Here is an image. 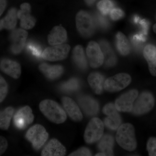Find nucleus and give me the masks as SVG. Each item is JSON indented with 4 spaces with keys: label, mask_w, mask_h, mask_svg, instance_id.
<instances>
[{
    "label": "nucleus",
    "mask_w": 156,
    "mask_h": 156,
    "mask_svg": "<svg viewBox=\"0 0 156 156\" xmlns=\"http://www.w3.org/2000/svg\"><path fill=\"white\" fill-rule=\"evenodd\" d=\"M115 44L119 53L122 56H127L130 53L131 47L126 36L121 32L117 33L115 36Z\"/></svg>",
    "instance_id": "b1692460"
},
{
    "label": "nucleus",
    "mask_w": 156,
    "mask_h": 156,
    "mask_svg": "<svg viewBox=\"0 0 156 156\" xmlns=\"http://www.w3.org/2000/svg\"><path fill=\"white\" fill-rule=\"evenodd\" d=\"M147 149L149 155L156 156V138L151 137L148 140Z\"/></svg>",
    "instance_id": "f704fd0d"
},
{
    "label": "nucleus",
    "mask_w": 156,
    "mask_h": 156,
    "mask_svg": "<svg viewBox=\"0 0 156 156\" xmlns=\"http://www.w3.org/2000/svg\"><path fill=\"white\" fill-rule=\"evenodd\" d=\"M73 61L77 67L82 70H85L88 67V62L85 56L83 48L81 45H77L73 51Z\"/></svg>",
    "instance_id": "5701e85b"
},
{
    "label": "nucleus",
    "mask_w": 156,
    "mask_h": 156,
    "mask_svg": "<svg viewBox=\"0 0 156 156\" xmlns=\"http://www.w3.org/2000/svg\"><path fill=\"white\" fill-rule=\"evenodd\" d=\"M100 48L104 56L105 66L107 67L114 66L117 62V58L109 43L105 40H101L99 43Z\"/></svg>",
    "instance_id": "aec40b11"
},
{
    "label": "nucleus",
    "mask_w": 156,
    "mask_h": 156,
    "mask_svg": "<svg viewBox=\"0 0 156 156\" xmlns=\"http://www.w3.org/2000/svg\"><path fill=\"white\" fill-rule=\"evenodd\" d=\"M95 156H106V155H105L104 153H103L101 152L100 153L96 154L95 155Z\"/></svg>",
    "instance_id": "37998d69"
},
{
    "label": "nucleus",
    "mask_w": 156,
    "mask_h": 156,
    "mask_svg": "<svg viewBox=\"0 0 156 156\" xmlns=\"http://www.w3.org/2000/svg\"><path fill=\"white\" fill-rule=\"evenodd\" d=\"M116 140L118 144L124 149L129 151L135 150L137 143L133 125L130 123L121 125L117 129Z\"/></svg>",
    "instance_id": "f03ea898"
},
{
    "label": "nucleus",
    "mask_w": 156,
    "mask_h": 156,
    "mask_svg": "<svg viewBox=\"0 0 156 156\" xmlns=\"http://www.w3.org/2000/svg\"><path fill=\"white\" fill-rule=\"evenodd\" d=\"M14 111V108L11 106L0 111V129L3 130L9 129Z\"/></svg>",
    "instance_id": "a878e982"
},
{
    "label": "nucleus",
    "mask_w": 156,
    "mask_h": 156,
    "mask_svg": "<svg viewBox=\"0 0 156 156\" xmlns=\"http://www.w3.org/2000/svg\"><path fill=\"white\" fill-rule=\"evenodd\" d=\"M114 140L111 135L105 134L101 137L98 144V147L101 152L106 156L113 155V148Z\"/></svg>",
    "instance_id": "393cba45"
},
{
    "label": "nucleus",
    "mask_w": 156,
    "mask_h": 156,
    "mask_svg": "<svg viewBox=\"0 0 156 156\" xmlns=\"http://www.w3.org/2000/svg\"><path fill=\"white\" fill-rule=\"evenodd\" d=\"M34 116L32 110L28 105L22 107L14 115L13 122L17 129L23 130L34 122Z\"/></svg>",
    "instance_id": "1a4fd4ad"
},
{
    "label": "nucleus",
    "mask_w": 156,
    "mask_h": 156,
    "mask_svg": "<svg viewBox=\"0 0 156 156\" xmlns=\"http://www.w3.org/2000/svg\"><path fill=\"white\" fill-rule=\"evenodd\" d=\"M103 113L107 116L108 115L118 112V110L116 107L115 106L114 104L112 103H109L106 104L104 107L103 109H102Z\"/></svg>",
    "instance_id": "4c0bfd02"
},
{
    "label": "nucleus",
    "mask_w": 156,
    "mask_h": 156,
    "mask_svg": "<svg viewBox=\"0 0 156 156\" xmlns=\"http://www.w3.org/2000/svg\"><path fill=\"white\" fill-rule=\"evenodd\" d=\"M49 134L44 126L36 124L32 126L27 131L26 139L31 144L36 151L41 149L47 142Z\"/></svg>",
    "instance_id": "20e7f679"
},
{
    "label": "nucleus",
    "mask_w": 156,
    "mask_h": 156,
    "mask_svg": "<svg viewBox=\"0 0 156 156\" xmlns=\"http://www.w3.org/2000/svg\"><path fill=\"white\" fill-rule=\"evenodd\" d=\"M78 101L84 112L88 115H94L97 113L99 106L96 100L89 95H81Z\"/></svg>",
    "instance_id": "f3484780"
},
{
    "label": "nucleus",
    "mask_w": 156,
    "mask_h": 156,
    "mask_svg": "<svg viewBox=\"0 0 156 156\" xmlns=\"http://www.w3.org/2000/svg\"><path fill=\"white\" fill-rule=\"evenodd\" d=\"M67 39V34L64 27L56 26L53 27L48 36V41L51 46L62 44Z\"/></svg>",
    "instance_id": "6ab92c4d"
},
{
    "label": "nucleus",
    "mask_w": 156,
    "mask_h": 156,
    "mask_svg": "<svg viewBox=\"0 0 156 156\" xmlns=\"http://www.w3.org/2000/svg\"><path fill=\"white\" fill-rule=\"evenodd\" d=\"M70 50V47L66 44L48 47L43 51L42 57L50 61L64 60L67 57Z\"/></svg>",
    "instance_id": "6e6552de"
},
{
    "label": "nucleus",
    "mask_w": 156,
    "mask_h": 156,
    "mask_svg": "<svg viewBox=\"0 0 156 156\" xmlns=\"http://www.w3.org/2000/svg\"><path fill=\"white\" fill-rule=\"evenodd\" d=\"M115 6V3L112 0H101L98 3L97 7L101 14L106 16L109 14Z\"/></svg>",
    "instance_id": "c85d7f7f"
},
{
    "label": "nucleus",
    "mask_w": 156,
    "mask_h": 156,
    "mask_svg": "<svg viewBox=\"0 0 156 156\" xmlns=\"http://www.w3.org/2000/svg\"><path fill=\"white\" fill-rule=\"evenodd\" d=\"M154 105V99L150 92H144L137 96L133 104L132 112L134 115L144 114L150 111Z\"/></svg>",
    "instance_id": "423d86ee"
},
{
    "label": "nucleus",
    "mask_w": 156,
    "mask_h": 156,
    "mask_svg": "<svg viewBox=\"0 0 156 156\" xmlns=\"http://www.w3.org/2000/svg\"><path fill=\"white\" fill-rule=\"evenodd\" d=\"M86 51L88 61L91 67L96 68L103 64L104 56L98 43L95 41L89 42Z\"/></svg>",
    "instance_id": "9d476101"
},
{
    "label": "nucleus",
    "mask_w": 156,
    "mask_h": 156,
    "mask_svg": "<svg viewBox=\"0 0 156 156\" xmlns=\"http://www.w3.org/2000/svg\"><path fill=\"white\" fill-rule=\"evenodd\" d=\"M31 6L29 3L21 4L20 9L17 11V18L20 20V26L23 29L29 30L35 25V18L30 14Z\"/></svg>",
    "instance_id": "ddd939ff"
},
{
    "label": "nucleus",
    "mask_w": 156,
    "mask_h": 156,
    "mask_svg": "<svg viewBox=\"0 0 156 156\" xmlns=\"http://www.w3.org/2000/svg\"><path fill=\"white\" fill-rule=\"evenodd\" d=\"M39 108L47 119L55 124L64 123L67 119L64 110L54 101L50 99L42 101L39 104Z\"/></svg>",
    "instance_id": "f257e3e1"
},
{
    "label": "nucleus",
    "mask_w": 156,
    "mask_h": 156,
    "mask_svg": "<svg viewBox=\"0 0 156 156\" xmlns=\"http://www.w3.org/2000/svg\"><path fill=\"white\" fill-rule=\"evenodd\" d=\"M9 91L8 85L5 80L0 76V103L5 100Z\"/></svg>",
    "instance_id": "473e14b6"
},
{
    "label": "nucleus",
    "mask_w": 156,
    "mask_h": 156,
    "mask_svg": "<svg viewBox=\"0 0 156 156\" xmlns=\"http://www.w3.org/2000/svg\"><path fill=\"white\" fill-rule=\"evenodd\" d=\"M104 124L98 118H93L90 120L84 132L85 142L92 144L100 140L103 135Z\"/></svg>",
    "instance_id": "39448f33"
},
{
    "label": "nucleus",
    "mask_w": 156,
    "mask_h": 156,
    "mask_svg": "<svg viewBox=\"0 0 156 156\" xmlns=\"http://www.w3.org/2000/svg\"><path fill=\"white\" fill-rule=\"evenodd\" d=\"M110 17L114 21H117L122 18L125 16V13L119 8H114L109 13Z\"/></svg>",
    "instance_id": "72a5a7b5"
},
{
    "label": "nucleus",
    "mask_w": 156,
    "mask_h": 156,
    "mask_svg": "<svg viewBox=\"0 0 156 156\" xmlns=\"http://www.w3.org/2000/svg\"><path fill=\"white\" fill-rule=\"evenodd\" d=\"M28 49L34 56L37 57H42V50L36 45L33 44H30L28 45Z\"/></svg>",
    "instance_id": "c9c22d12"
},
{
    "label": "nucleus",
    "mask_w": 156,
    "mask_h": 156,
    "mask_svg": "<svg viewBox=\"0 0 156 156\" xmlns=\"http://www.w3.org/2000/svg\"><path fill=\"white\" fill-rule=\"evenodd\" d=\"M7 6L6 0H0V17L5 11Z\"/></svg>",
    "instance_id": "a19ab883"
},
{
    "label": "nucleus",
    "mask_w": 156,
    "mask_h": 156,
    "mask_svg": "<svg viewBox=\"0 0 156 156\" xmlns=\"http://www.w3.org/2000/svg\"><path fill=\"white\" fill-rule=\"evenodd\" d=\"M94 19L96 25H97L102 30H107L110 27V23L108 19L105 17V16L101 14H95Z\"/></svg>",
    "instance_id": "c756f323"
},
{
    "label": "nucleus",
    "mask_w": 156,
    "mask_h": 156,
    "mask_svg": "<svg viewBox=\"0 0 156 156\" xmlns=\"http://www.w3.org/2000/svg\"><path fill=\"white\" fill-rule=\"evenodd\" d=\"M105 81L104 76L98 72L91 73L88 77V82L90 87L98 95L102 93Z\"/></svg>",
    "instance_id": "4be33fe9"
},
{
    "label": "nucleus",
    "mask_w": 156,
    "mask_h": 156,
    "mask_svg": "<svg viewBox=\"0 0 156 156\" xmlns=\"http://www.w3.org/2000/svg\"><path fill=\"white\" fill-rule=\"evenodd\" d=\"M28 33L25 30H14L10 34L11 44L10 50L13 54L17 55L22 52L25 47Z\"/></svg>",
    "instance_id": "f8f14e48"
},
{
    "label": "nucleus",
    "mask_w": 156,
    "mask_h": 156,
    "mask_svg": "<svg viewBox=\"0 0 156 156\" xmlns=\"http://www.w3.org/2000/svg\"><path fill=\"white\" fill-rule=\"evenodd\" d=\"M62 102L65 110L72 120L79 122L83 119L80 108L75 101L70 98L65 96L62 98Z\"/></svg>",
    "instance_id": "4468645a"
},
{
    "label": "nucleus",
    "mask_w": 156,
    "mask_h": 156,
    "mask_svg": "<svg viewBox=\"0 0 156 156\" xmlns=\"http://www.w3.org/2000/svg\"><path fill=\"white\" fill-rule=\"evenodd\" d=\"M69 156H92V153L88 148L82 147L72 153Z\"/></svg>",
    "instance_id": "e433bc0d"
},
{
    "label": "nucleus",
    "mask_w": 156,
    "mask_h": 156,
    "mask_svg": "<svg viewBox=\"0 0 156 156\" xmlns=\"http://www.w3.org/2000/svg\"><path fill=\"white\" fill-rule=\"evenodd\" d=\"M77 29L81 36L85 38L93 35L96 29L94 17L87 11H80L76 15Z\"/></svg>",
    "instance_id": "7ed1b4c3"
},
{
    "label": "nucleus",
    "mask_w": 156,
    "mask_h": 156,
    "mask_svg": "<svg viewBox=\"0 0 156 156\" xmlns=\"http://www.w3.org/2000/svg\"><path fill=\"white\" fill-rule=\"evenodd\" d=\"M131 81V78L129 74L121 73L105 80L104 88L108 92H118L128 87Z\"/></svg>",
    "instance_id": "0eeeda50"
},
{
    "label": "nucleus",
    "mask_w": 156,
    "mask_h": 156,
    "mask_svg": "<svg viewBox=\"0 0 156 156\" xmlns=\"http://www.w3.org/2000/svg\"><path fill=\"white\" fill-rule=\"evenodd\" d=\"M147 62L151 73L152 76H156V58Z\"/></svg>",
    "instance_id": "ea45409f"
},
{
    "label": "nucleus",
    "mask_w": 156,
    "mask_h": 156,
    "mask_svg": "<svg viewBox=\"0 0 156 156\" xmlns=\"http://www.w3.org/2000/svg\"><path fill=\"white\" fill-rule=\"evenodd\" d=\"M143 55L147 61L156 58V47L153 44H148L144 47Z\"/></svg>",
    "instance_id": "7c9ffc66"
},
{
    "label": "nucleus",
    "mask_w": 156,
    "mask_h": 156,
    "mask_svg": "<svg viewBox=\"0 0 156 156\" xmlns=\"http://www.w3.org/2000/svg\"><path fill=\"white\" fill-rule=\"evenodd\" d=\"M8 147V142L5 137L0 136V156L5 152Z\"/></svg>",
    "instance_id": "58836bf2"
},
{
    "label": "nucleus",
    "mask_w": 156,
    "mask_h": 156,
    "mask_svg": "<svg viewBox=\"0 0 156 156\" xmlns=\"http://www.w3.org/2000/svg\"><path fill=\"white\" fill-rule=\"evenodd\" d=\"M138 95V91L132 89L120 96L115 103L118 111L126 112L132 111L133 104Z\"/></svg>",
    "instance_id": "9b49d317"
},
{
    "label": "nucleus",
    "mask_w": 156,
    "mask_h": 156,
    "mask_svg": "<svg viewBox=\"0 0 156 156\" xmlns=\"http://www.w3.org/2000/svg\"><path fill=\"white\" fill-rule=\"evenodd\" d=\"M17 9L13 8L8 11L7 15L0 20V30L3 29L11 30L16 27L17 23Z\"/></svg>",
    "instance_id": "412c9836"
},
{
    "label": "nucleus",
    "mask_w": 156,
    "mask_h": 156,
    "mask_svg": "<svg viewBox=\"0 0 156 156\" xmlns=\"http://www.w3.org/2000/svg\"><path fill=\"white\" fill-rule=\"evenodd\" d=\"M153 30L155 33H156V23L154 25Z\"/></svg>",
    "instance_id": "c03bdc74"
},
{
    "label": "nucleus",
    "mask_w": 156,
    "mask_h": 156,
    "mask_svg": "<svg viewBox=\"0 0 156 156\" xmlns=\"http://www.w3.org/2000/svg\"><path fill=\"white\" fill-rule=\"evenodd\" d=\"M66 154V149L58 140H50L42 150V156H63Z\"/></svg>",
    "instance_id": "dca6fc26"
},
{
    "label": "nucleus",
    "mask_w": 156,
    "mask_h": 156,
    "mask_svg": "<svg viewBox=\"0 0 156 156\" xmlns=\"http://www.w3.org/2000/svg\"><path fill=\"white\" fill-rule=\"evenodd\" d=\"M0 69L15 79H18L21 73V66L19 63L8 58H3L0 61Z\"/></svg>",
    "instance_id": "2eb2a0df"
},
{
    "label": "nucleus",
    "mask_w": 156,
    "mask_h": 156,
    "mask_svg": "<svg viewBox=\"0 0 156 156\" xmlns=\"http://www.w3.org/2000/svg\"><path fill=\"white\" fill-rule=\"evenodd\" d=\"M41 72L48 80H55L60 77L64 72V68L60 65H50L47 63H42L39 65Z\"/></svg>",
    "instance_id": "a211bd4d"
},
{
    "label": "nucleus",
    "mask_w": 156,
    "mask_h": 156,
    "mask_svg": "<svg viewBox=\"0 0 156 156\" xmlns=\"http://www.w3.org/2000/svg\"><path fill=\"white\" fill-rule=\"evenodd\" d=\"M88 5L92 6L96 2V0H84Z\"/></svg>",
    "instance_id": "79ce46f5"
},
{
    "label": "nucleus",
    "mask_w": 156,
    "mask_h": 156,
    "mask_svg": "<svg viewBox=\"0 0 156 156\" xmlns=\"http://www.w3.org/2000/svg\"><path fill=\"white\" fill-rule=\"evenodd\" d=\"M80 83L76 78H72L62 83L59 86V89L62 92L71 93L75 92L80 89Z\"/></svg>",
    "instance_id": "bb28decb"
},
{
    "label": "nucleus",
    "mask_w": 156,
    "mask_h": 156,
    "mask_svg": "<svg viewBox=\"0 0 156 156\" xmlns=\"http://www.w3.org/2000/svg\"><path fill=\"white\" fill-rule=\"evenodd\" d=\"M122 119L118 112L107 115L104 123L107 127L112 130H116L121 125Z\"/></svg>",
    "instance_id": "cd10ccee"
},
{
    "label": "nucleus",
    "mask_w": 156,
    "mask_h": 156,
    "mask_svg": "<svg viewBox=\"0 0 156 156\" xmlns=\"http://www.w3.org/2000/svg\"><path fill=\"white\" fill-rule=\"evenodd\" d=\"M130 40L132 46H133L135 50H137L141 48L145 39L144 34H135L131 36Z\"/></svg>",
    "instance_id": "2f4dec72"
}]
</instances>
